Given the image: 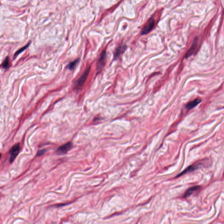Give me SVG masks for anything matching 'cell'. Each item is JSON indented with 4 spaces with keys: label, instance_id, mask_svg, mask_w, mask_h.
Segmentation results:
<instances>
[{
    "label": "cell",
    "instance_id": "1",
    "mask_svg": "<svg viewBox=\"0 0 224 224\" xmlns=\"http://www.w3.org/2000/svg\"><path fill=\"white\" fill-rule=\"evenodd\" d=\"M91 67H89L85 70V72L83 74V75L77 80L76 82L75 83V88L76 89H80L82 86L84 84L85 82L87 79V77L90 73Z\"/></svg>",
    "mask_w": 224,
    "mask_h": 224
},
{
    "label": "cell",
    "instance_id": "2",
    "mask_svg": "<svg viewBox=\"0 0 224 224\" xmlns=\"http://www.w3.org/2000/svg\"><path fill=\"white\" fill-rule=\"evenodd\" d=\"M155 19L153 18H151L149 19V21L147 22L144 27L143 28L142 30V35L147 34L149 33L153 29L155 26Z\"/></svg>",
    "mask_w": 224,
    "mask_h": 224
},
{
    "label": "cell",
    "instance_id": "3",
    "mask_svg": "<svg viewBox=\"0 0 224 224\" xmlns=\"http://www.w3.org/2000/svg\"><path fill=\"white\" fill-rule=\"evenodd\" d=\"M20 150V144L17 143L12 146L9 151V161L10 163H12L17 156Z\"/></svg>",
    "mask_w": 224,
    "mask_h": 224
},
{
    "label": "cell",
    "instance_id": "4",
    "mask_svg": "<svg viewBox=\"0 0 224 224\" xmlns=\"http://www.w3.org/2000/svg\"><path fill=\"white\" fill-rule=\"evenodd\" d=\"M73 144L71 142H69L67 143L60 146L57 150L56 153L58 155L65 154L71 149Z\"/></svg>",
    "mask_w": 224,
    "mask_h": 224
},
{
    "label": "cell",
    "instance_id": "5",
    "mask_svg": "<svg viewBox=\"0 0 224 224\" xmlns=\"http://www.w3.org/2000/svg\"><path fill=\"white\" fill-rule=\"evenodd\" d=\"M203 164L202 163H196V164H193V165H191V166H189V167L186 169L184 170L183 171L182 173H180L179 175H178L177 176H176V177H179V176H182L183 175L185 174H187L188 173H191V172H193V171H195V170H197V169H198L200 168L202 166Z\"/></svg>",
    "mask_w": 224,
    "mask_h": 224
},
{
    "label": "cell",
    "instance_id": "6",
    "mask_svg": "<svg viewBox=\"0 0 224 224\" xmlns=\"http://www.w3.org/2000/svg\"><path fill=\"white\" fill-rule=\"evenodd\" d=\"M106 58H107V53L105 50L103 51L98 61L97 65V70H101L105 65L106 62Z\"/></svg>",
    "mask_w": 224,
    "mask_h": 224
},
{
    "label": "cell",
    "instance_id": "7",
    "mask_svg": "<svg viewBox=\"0 0 224 224\" xmlns=\"http://www.w3.org/2000/svg\"><path fill=\"white\" fill-rule=\"evenodd\" d=\"M126 49V45H121L119 46L114 53V59L116 60L118 58L119 56L124 52Z\"/></svg>",
    "mask_w": 224,
    "mask_h": 224
},
{
    "label": "cell",
    "instance_id": "8",
    "mask_svg": "<svg viewBox=\"0 0 224 224\" xmlns=\"http://www.w3.org/2000/svg\"><path fill=\"white\" fill-rule=\"evenodd\" d=\"M197 43H198V40H197V38H195L194 39V41H193V43L191 47L190 50H188V51L186 54V58H187L188 57H190V56H191L194 53L195 50H196V47H197Z\"/></svg>",
    "mask_w": 224,
    "mask_h": 224
},
{
    "label": "cell",
    "instance_id": "9",
    "mask_svg": "<svg viewBox=\"0 0 224 224\" xmlns=\"http://www.w3.org/2000/svg\"><path fill=\"white\" fill-rule=\"evenodd\" d=\"M201 186H192L189 188L184 193L183 195V198H186L187 197H190L191 195L193 193V192L196 191L197 190H199Z\"/></svg>",
    "mask_w": 224,
    "mask_h": 224
},
{
    "label": "cell",
    "instance_id": "10",
    "mask_svg": "<svg viewBox=\"0 0 224 224\" xmlns=\"http://www.w3.org/2000/svg\"><path fill=\"white\" fill-rule=\"evenodd\" d=\"M201 100L199 99V98L195 99L193 101H192L189 102L186 105V108L188 110H191V109L193 108L196 107V106H198L201 102Z\"/></svg>",
    "mask_w": 224,
    "mask_h": 224
},
{
    "label": "cell",
    "instance_id": "11",
    "mask_svg": "<svg viewBox=\"0 0 224 224\" xmlns=\"http://www.w3.org/2000/svg\"><path fill=\"white\" fill-rule=\"evenodd\" d=\"M80 59H78L76 60H74V61H72V62H70L69 64L68 65L67 67V68L68 69L70 70H73L75 67L76 66V65H77L78 63L79 62Z\"/></svg>",
    "mask_w": 224,
    "mask_h": 224
},
{
    "label": "cell",
    "instance_id": "12",
    "mask_svg": "<svg viewBox=\"0 0 224 224\" xmlns=\"http://www.w3.org/2000/svg\"><path fill=\"white\" fill-rule=\"evenodd\" d=\"M30 43H31V42H29V43H28V44H27V45L25 46H23V47H22V48H20V49H19V50H18L15 53V54H14V59L15 58H16V57L18 55V54H19L20 53H21L23 52V51L26 50V49L29 46Z\"/></svg>",
    "mask_w": 224,
    "mask_h": 224
},
{
    "label": "cell",
    "instance_id": "13",
    "mask_svg": "<svg viewBox=\"0 0 224 224\" xmlns=\"http://www.w3.org/2000/svg\"><path fill=\"white\" fill-rule=\"evenodd\" d=\"M3 68L4 69H7L9 66V57H6V58L2 64Z\"/></svg>",
    "mask_w": 224,
    "mask_h": 224
},
{
    "label": "cell",
    "instance_id": "14",
    "mask_svg": "<svg viewBox=\"0 0 224 224\" xmlns=\"http://www.w3.org/2000/svg\"><path fill=\"white\" fill-rule=\"evenodd\" d=\"M46 151H46V150L45 149L41 150L39 151H38V152H37L36 156H41L42 155H43Z\"/></svg>",
    "mask_w": 224,
    "mask_h": 224
}]
</instances>
